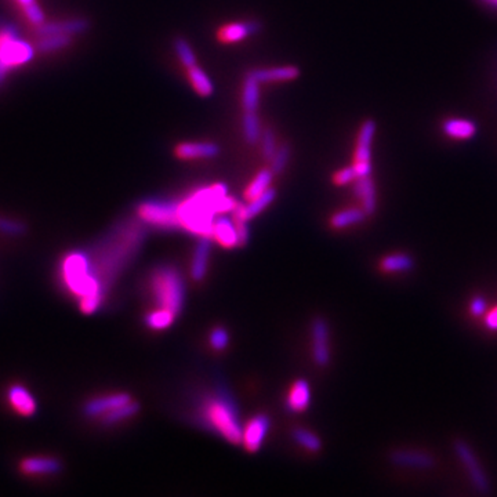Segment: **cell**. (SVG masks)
<instances>
[{
	"instance_id": "6",
	"label": "cell",
	"mask_w": 497,
	"mask_h": 497,
	"mask_svg": "<svg viewBox=\"0 0 497 497\" xmlns=\"http://www.w3.org/2000/svg\"><path fill=\"white\" fill-rule=\"evenodd\" d=\"M34 47L23 41L13 28L0 30V82L14 69L34 58Z\"/></svg>"
},
{
	"instance_id": "22",
	"label": "cell",
	"mask_w": 497,
	"mask_h": 497,
	"mask_svg": "<svg viewBox=\"0 0 497 497\" xmlns=\"http://www.w3.org/2000/svg\"><path fill=\"white\" fill-rule=\"evenodd\" d=\"M442 130L452 140H468L475 136L476 124L468 119L452 117L443 122Z\"/></svg>"
},
{
	"instance_id": "44",
	"label": "cell",
	"mask_w": 497,
	"mask_h": 497,
	"mask_svg": "<svg viewBox=\"0 0 497 497\" xmlns=\"http://www.w3.org/2000/svg\"><path fill=\"white\" fill-rule=\"evenodd\" d=\"M485 325L489 330H497V308L490 311L485 318Z\"/></svg>"
},
{
	"instance_id": "23",
	"label": "cell",
	"mask_w": 497,
	"mask_h": 497,
	"mask_svg": "<svg viewBox=\"0 0 497 497\" xmlns=\"http://www.w3.org/2000/svg\"><path fill=\"white\" fill-rule=\"evenodd\" d=\"M311 404V389L305 380H297L288 395L286 408L293 413L304 412Z\"/></svg>"
},
{
	"instance_id": "19",
	"label": "cell",
	"mask_w": 497,
	"mask_h": 497,
	"mask_svg": "<svg viewBox=\"0 0 497 497\" xmlns=\"http://www.w3.org/2000/svg\"><path fill=\"white\" fill-rule=\"evenodd\" d=\"M354 192L356 198L362 203V209L366 211V214H373L376 210L378 202H376V188L375 183H373L371 177H358L354 181Z\"/></svg>"
},
{
	"instance_id": "32",
	"label": "cell",
	"mask_w": 497,
	"mask_h": 497,
	"mask_svg": "<svg viewBox=\"0 0 497 497\" xmlns=\"http://www.w3.org/2000/svg\"><path fill=\"white\" fill-rule=\"evenodd\" d=\"M177 315L165 308H158L148 312L146 316V325L152 330H165L170 327Z\"/></svg>"
},
{
	"instance_id": "43",
	"label": "cell",
	"mask_w": 497,
	"mask_h": 497,
	"mask_svg": "<svg viewBox=\"0 0 497 497\" xmlns=\"http://www.w3.org/2000/svg\"><path fill=\"white\" fill-rule=\"evenodd\" d=\"M486 310H487V304H486V301L483 300V297H474L472 299V301L470 303V311H471V314L474 315V316H481V315H483L485 312H486Z\"/></svg>"
},
{
	"instance_id": "10",
	"label": "cell",
	"mask_w": 497,
	"mask_h": 497,
	"mask_svg": "<svg viewBox=\"0 0 497 497\" xmlns=\"http://www.w3.org/2000/svg\"><path fill=\"white\" fill-rule=\"evenodd\" d=\"M270 431V419L266 415H257L243 427L242 443L247 452L256 453L264 443Z\"/></svg>"
},
{
	"instance_id": "7",
	"label": "cell",
	"mask_w": 497,
	"mask_h": 497,
	"mask_svg": "<svg viewBox=\"0 0 497 497\" xmlns=\"http://www.w3.org/2000/svg\"><path fill=\"white\" fill-rule=\"evenodd\" d=\"M137 214L143 222L163 229H176L180 227L178 203L172 200H146L140 203Z\"/></svg>"
},
{
	"instance_id": "29",
	"label": "cell",
	"mask_w": 497,
	"mask_h": 497,
	"mask_svg": "<svg viewBox=\"0 0 497 497\" xmlns=\"http://www.w3.org/2000/svg\"><path fill=\"white\" fill-rule=\"evenodd\" d=\"M187 73H188V79H189L194 90L200 97H210L213 94L214 86H213L211 79L198 65H195L192 68H188Z\"/></svg>"
},
{
	"instance_id": "5",
	"label": "cell",
	"mask_w": 497,
	"mask_h": 497,
	"mask_svg": "<svg viewBox=\"0 0 497 497\" xmlns=\"http://www.w3.org/2000/svg\"><path fill=\"white\" fill-rule=\"evenodd\" d=\"M150 289L158 308L178 315L185 301V284L181 274L170 266H161L150 277Z\"/></svg>"
},
{
	"instance_id": "2",
	"label": "cell",
	"mask_w": 497,
	"mask_h": 497,
	"mask_svg": "<svg viewBox=\"0 0 497 497\" xmlns=\"http://www.w3.org/2000/svg\"><path fill=\"white\" fill-rule=\"evenodd\" d=\"M144 236L146 233L140 224L129 222L112 232L101 244L95 267L91 266V268L94 275L101 281L104 289H106L111 278L136 255Z\"/></svg>"
},
{
	"instance_id": "13",
	"label": "cell",
	"mask_w": 497,
	"mask_h": 497,
	"mask_svg": "<svg viewBox=\"0 0 497 497\" xmlns=\"http://www.w3.org/2000/svg\"><path fill=\"white\" fill-rule=\"evenodd\" d=\"M390 459L393 464L398 467L413 468V470H428L435 465V460L432 456H430L426 452L413 450V449L395 450Z\"/></svg>"
},
{
	"instance_id": "1",
	"label": "cell",
	"mask_w": 497,
	"mask_h": 497,
	"mask_svg": "<svg viewBox=\"0 0 497 497\" xmlns=\"http://www.w3.org/2000/svg\"><path fill=\"white\" fill-rule=\"evenodd\" d=\"M235 206L236 200L227 196L224 184L200 188L178 203L180 227L198 236H211L216 214L232 211Z\"/></svg>"
},
{
	"instance_id": "15",
	"label": "cell",
	"mask_w": 497,
	"mask_h": 497,
	"mask_svg": "<svg viewBox=\"0 0 497 497\" xmlns=\"http://www.w3.org/2000/svg\"><path fill=\"white\" fill-rule=\"evenodd\" d=\"M275 196H277V191L270 187L259 198H256L253 200H248L247 205H239L238 203L236 207L233 209V217L232 218L242 220V221L252 220L253 217L260 214L263 210H266L274 202Z\"/></svg>"
},
{
	"instance_id": "8",
	"label": "cell",
	"mask_w": 497,
	"mask_h": 497,
	"mask_svg": "<svg viewBox=\"0 0 497 497\" xmlns=\"http://www.w3.org/2000/svg\"><path fill=\"white\" fill-rule=\"evenodd\" d=\"M376 135V122L367 119L362 123L358 133L356 147L354 152L352 167L358 177H367L371 174V143Z\"/></svg>"
},
{
	"instance_id": "34",
	"label": "cell",
	"mask_w": 497,
	"mask_h": 497,
	"mask_svg": "<svg viewBox=\"0 0 497 497\" xmlns=\"http://www.w3.org/2000/svg\"><path fill=\"white\" fill-rule=\"evenodd\" d=\"M39 36H41V39L38 42V46L42 51H46V53L61 50L71 43V35L50 34V35H39Z\"/></svg>"
},
{
	"instance_id": "20",
	"label": "cell",
	"mask_w": 497,
	"mask_h": 497,
	"mask_svg": "<svg viewBox=\"0 0 497 497\" xmlns=\"http://www.w3.org/2000/svg\"><path fill=\"white\" fill-rule=\"evenodd\" d=\"M260 83H273V82H288L294 80L300 76V69L294 65H284L274 68L255 69L251 72Z\"/></svg>"
},
{
	"instance_id": "17",
	"label": "cell",
	"mask_w": 497,
	"mask_h": 497,
	"mask_svg": "<svg viewBox=\"0 0 497 497\" xmlns=\"http://www.w3.org/2000/svg\"><path fill=\"white\" fill-rule=\"evenodd\" d=\"M220 154V147L216 143H181L174 148V155L178 159H210Z\"/></svg>"
},
{
	"instance_id": "39",
	"label": "cell",
	"mask_w": 497,
	"mask_h": 497,
	"mask_svg": "<svg viewBox=\"0 0 497 497\" xmlns=\"http://www.w3.org/2000/svg\"><path fill=\"white\" fill-rule=\"evenodd\" d=\"M262 150H263V155L270 161H271V158L274 157V154L278 150L277 137H275V133L271 129H266L262 133Z\"/></svg>"
},
{
	"instance_id": "4",
	"label": "cell",
	"mask_w": 497,
	"mask_h": 497,
	"mask_svg": "<svg viewBox=\"0 0 497 497\" xmlns=\"http://www.w3.org/2000/svg\"><path fill=\"white\" fill-rule=\"evenodd\" d=\"M199 417L205 426L218 432L229 443L238 445L242 442L243 427L239 420L238 409L229 395L220 391L216 395L202 401Z\"/></svg>"
},
{
	"instance_id": "11",
	"label": "cell",
	"mask_w": 497,
	"mask_h": 497,
	"mask_svg": "<svg viewBox=\"0 0 497 497\" xmlns=\"http://www.w3.org/2000/svg\"><path fill=\"white\" fill-rule=\"evenodd\" d=\"M312 337V358L316 365L326 366L330 360L329 326L322 318H316L311 325Z\"/></svg>"
},
{
	"instance_id": "40",
	"label": "cell",
	"mask_w": 497,
	"mask_h": 497,
	"mask_svg": "<svg viewBox=\"0 0 497 497\" xmlns=\"http://www.w3.org/2000/svg\"><path fill=\"white\" fill-rule=\"evenodd\" d=\"M24 231H25L24 224L14 221V220L0 217V232L9 233V235H21V233H24Z\"/></svg>"
},
{
	"instance_id": "30",
	"label": "cell",
	"mask_w": 497,
	"mask_h": 497,
	"mask_svg": "<svg viewBox=\"0 0 497 497\" xmlns=\"http://www.w3.org/2000/svg\"><path fill=\"white\" fill-rule=\"evenodd\" d=\"M380 268L389 274L406 273L413 268V260L411 256H406L402 253H395V255L386 256L380 263Z\"/></svg>"
},
{
	"instance_id": "3",
	"label": "cell",
	"mask_w": 497,
	"mask_h": 497,
	"mask_svg": "<svg viewBox=\"0 0 497 497\" xmlns=\"http://www.w3.org/2000/svg\"><path fill=\"white\" fill-rule=\"evenodd\" d=\"M62 278L68 289L79 299L83 314L95 312L104 300V286L94 275L87 255L75 252L65 257L62 263Z\"/></svg>"
},
{
	"instance_id": "12",
	"label": "cell",
	"mask_w": 497,
	"mask_h": 497,
	"mask_svg": "<svg viewBox=\"0 0 497 497\" xmlns=\"http://www.w3.org/2000/svg\"><path fill=\"white\" fill-rule=\"evenodd\" d=\"M262 28L257 21H246V23H231L221 27L217 32V39L220 43L232 45L246 39L248 35L259 32Z\"/></svg>"
},
{
	"instance_id": "18",
	"label": "cell",
	"mask_w": 497,
	"mask_h": 497,
	"mask_svg": "<svg viewBox=\"0 0 497 497\" xmlns=\"http://www.w3.org/2000/svg\"><path fill=\"white\" fill-rule=\"evenodd\" d=\"M211 239L216 240L220 246L225 248H232L238 246V232L233 218L221 216L213 221L211 227Z\"/></svg>"
},
{
	"instance_id": "9",
	"label": "cell",
	"mask_w": 497,
	"mask_h": 497,
	"mask_svg": "<svg viewBox=\"0 0 497 497\" xmlns=\"http://www.w3.org/2000/svg\"><path fill=\"white\" fill-rule=\"evenodd\" d=\"M454 452H456V456L459 457V460L461 461V464L464 465V468L467 470L468 478H470L474 489L481 494H487L489 493L487 476L485 475V472H483L476 456L471 450V448L465 442L457 441L454 443Z\"/></svg>"
},
{
	"instance_id": "26",
	"label": "cell",
	"mask_w": 497,
	"mask_h": 497,
	"mask_svg": "<svg viewBox=\"0 0 497 497\" xmlns=\"http://www.w3.org/2000/svg\"><path fill=\"white\" fill-rule=\"evenodd\" d=\"M260 82L252 75L247 73L243 83L242 104L246 112H256L260 102Z\"/></svg>"
},
{
	"instance_id": "45",
	"label": "cell",
	"mask_w": 497,
	"mask_h": 497,
	"mask_svg": "<svg viewBox=\"0 0 497 497\" xmlns=\"http://www.w3.org/2000/svg\"><path fill=\"white\" fill-rule=\"evenodd\" d=\"M485 2H486L487 5H490L492 8L497 9V0H485Z\"/></svg>"
},
{
	"instance_id": "41",
	"label": "cell",
	"mask_w": 497,
	"mask_h": 497,
	"mask_svg": "<svg viewBox=\"0 0 497 497\" xmlns=\"http://www.w3.org/2000/svg\"><path fill=\"white\" fill-rule=\"evenodd\" d=\"M355 180H356V173H355L352 166L344 167V169L336 172L334 176H333V183L336 185H347V184H349V183L355 181Z\"/></svg>"
},
{
	"instance_id": "31",
	"label": "cell",
	"mask_w": 497,
	"mask_h": 497,
	"mask_svg": "<svg viewBox=\"0 0 497 497\" xmlns=\"http://www.w3.org/2000/svg\"><path fill=\"white\" fill-rule=\"evenodd\" d=\"M139 411H140V405L130 401L128 404H124V405L105 413L102 416V423L106 426H113L116 423H120L123 420L136 416L139 413Z\"/></svg>"
},
{
	"instance_id": "35",
	"label": "cell",
	"mask_w": 497,
	"mask_h": 497,
	"mask_svg": "<svg viewBox=\"0 0 497 497\" xmlns=\"http://www.w3.org/2000/svg\"><path fill=\"white\" fill-rule=\"evenodd\" d=\"M292 435H293V439L308 452L315 453V452H319L322 448L321 439L314 432H311L305 428H296Z\"/></svg>"
},
{
	"instance_id": "16",
	"label": "cell",
	"mask_w": 497,
	"mask_h": 497,
	"mask_svg": "<svg viewBox=\"0 0 497 497\" xmlns=\"http://www.w3.org/2000/svg\"><path fill=\"white\" fill-rule=\"evenodd\" d=\"M132 398L129 394H122V393H117V394H111V395H106V397H101V398H95V400H91L89 401L84 408H83V412L86 416L89 417H97V416H104L105 413L130 402Z\"/></svg>"
},
{
	"instance_id": "14",
	"label": "cell",
	"mask_w": 497,
	"mask_h": 497,
	"mask_svg": "<svg viewBox=\"0 0 497 497\" xmlns=\"http://www.w3.org/2000/svg\"><path fill=\"white\" fill-rule=\"evenodd\" d=\"M211 252V236H199V242L194 251L192 262H191V278L196 282H200L209 268V257Z\"/></svg>"
},
{
	"instance_id": "38",
	"label": "cell",
	"mask_w": 497,
	"mask_h": 497,
	"mask_svg": "<svg viewBox=\"0 0 497 497\" xmlns=\"http://www.w3.org/2000/svg\"><path fill=\"white\" fill-rule=\"evenodd\" d=\"M209 340H210V345L214 351H222L227 348V345L229 343V334L224 327L218 326L210 332Z\"/></svg>"
},
{
	"instance_id": "27",
	"label": "cell",
	"mask_w": 497,
	"mask_h": 497,
	"mask_svg": "<svg viewBox=\"0 0 497 497\" xmlns=\"http://www.w3.org/2000/svg\"><path fill=\"white\" fill-rule=\"evenodd\" d=\"M366 211L363 209H345L341 211H337L330 218V225L336 229L348 228L356 224H360L366 218Z\"/></svg>"
},
{
	"instance_id": "42",
	"label": "cell",
	"mask_w": 497,
	"mask_h": 497,
	"mask_svg": "<svg viewBox=\"0 0 497 497\" xmlns=\"http://www.w3.org/2000/svg\"><path fill=\"white\" fill-rule=\"evenodd\" d=\"M235 225H236V232H238V246H244L248 240V236H251V232H248V227H247V221H242V220H235Z\"/></svg>"
},
{
	"instance_id": "36",
	"label": "cell",
	"mask_w": 497,
	"mask_h": 497,
	"mask_svg": "<svg viewBox=\"0 0 497 497\" xmlns=\"http://www.w3.org/2000/svg\"><path fill=\"white\" fill-rule=\"evenodd\" d=\"M174 50H176V54L178 56L181 64H183L187 69L198 65L195 53H194V50L191 49L189 43H188L185 39H183V38L174 39Z\"/></svg>"
},
{
	"instance_id": "33",
	"label": "cell",
	"mask_w": 497,
	"mask_h": 497,
	"mask_svg": "<svg viewBox=\"0 0 497 497\" xmlns=\"http://www.w3.org/2000/svg\"><path fill=\"white\" fill-rule=\"evenodd\" d=\"M243 136L248 144H256L262 139L260 119L256 112H244L243 115Z\"/></svg>"
},
{
	"instance_id": "37",
	"label": "cell",
	"mask_w": 497,
	"mask_h": 497,
	"mask_svg": "<svg viewBox=\"0 0 497 497\" xmlns=\"http://www.w3.org/2000/svg\"><path fill=\"white\" fill-rule=\"evenodd\" d=\"M289 159H290V147L288 144H284V146L278 147L277 152L271 158V170H273V173L274 174H281L286 169Z\"/></svg>"
},
{
	"instance_id": "24",
	"label": "cell",
	"mask_w": 497,
	"mask_h": 497,
	"mask_svg": "<svg viewBox=\"0 0 497 497\" xmlns=\"http://www.w3.org/2000/svg\"><path fill=\"white\" fill-rule=\"evenodd\" d=\"M89 28V23L82 19H73L61 23H45L36 28L39 35H50V34H64V35H76L82 34Z\"/></svg>"
},
{
	"instance_id": "25",
	"label": "cell",
	"mask_w": 497,
	"mask_h": 497,
	"mask_svg": "<svg viewBox=\"0 0 497 497\" xmlns=\"http://www.w3.org/2000/svg\"><path fill=\"white\" fill-rule=\"evenodd\" d=\"M10 405L23 416H32L36 412L35 398L23 386H13L9 390Z\"/></svg>"
},
{
	"instance_id": "28",
	"label": "cell",
	"mask_w": 497,
	"mask_h": 497,
	"mask_svg": "<svg viewBox=\"0 0 497 497\" xmlns=\"http://www.w3.org/2000/svg\"><path fill=\"white\" fill-rule=\"evenodd\" d=\"M273 177H274L273 170H268V169L260 170L256 174V177L253 178V181L247 185V188L244 191V198L247 200H253V199L259 198L260 195H263L271 187Z\"/></svg>"
},
{
	"instance_id": "21",
	"label": "cell",
	"mask_w": 497,
	"mask_h": 497,
	"mask_svg": "<svg viewBox=\"0 0 497 497\" xmlns=\"http://www.w3.org/2000/svg\"><path fill=\"white\" fill-rule=\"evenodd\" d=\"M20 468L27 475H47L57 474L61 470V463L54 457H28L21 461Z\"/></svg>"
}]
</instances>
